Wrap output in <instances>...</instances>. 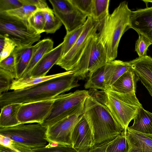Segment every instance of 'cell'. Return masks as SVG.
<instances>
[{
  "label": "cell",
  "mask_w": 152,
  "mask_h": 152,
  "mask_svg": "<svg viewBox=\"0 0 152 152\" xmlns=\"http://www.w3.org/2000/svg\"><path fill=\"white\" fill-rule=\"evenodd\" d=\"M88 92L83 115L91 130L95 145L115 138L124 129L107 105L105 91L92 88Z\"/></svg>",
  "instance_id": "1"
},
{
  "label": "cell",
  "mask_w": 152,
  "mask_h": 152,
  "mask_svg": "<svg viewBox=\"0 0 152 152\" xmlns=\"http://www.w3.org/2000/svg\"><path fill=\"white\" fill-rule=\"evenodd\" d=\"M78 79L70 70L68 74L26 89L0 95V108L11 104H24L51 99L80 86Z\"/></svg>",
  "instance_id": "2"
},
{
  "label": "cell",
  "mask_w": 152,
  "mask_h": 152,
  "mask_svg": "<svg viewBox=\"0 0 152 152\" xmlns=\"http://www.w3.org/2000/svg\"><path fill=\"white\" fill-rule=\"evenodd\" d=\"M132 11L125 1L99 24L97 34L107 52L108 62L117 58L119 44L124 34L131 28Z\"/></svg>",
  "instance_id": "3"
},
{
  "label": "cell",
  "mask_w": 152,
  "mask_h": 152,
  "mask_svg": "<svg viewBox=\"0 0 152 152\" xmlns=\"http://www.w3.org/2000/svg\"><path fill=\"white\" fill-rule=\"evenodd\" d=\"M88 95V91L77 90L58 96L49 114L40 124L48 129L71 116L82 115Z\"/></svg>",
  "instance_id": "4"
},
{
  "label": "cell",
  "mask_w": 152,
  "mask_h": 152,
  "mask_svg": "<svg viewBox=\"0 0 152 152\" xmlns=\"http://www.w3.org/2000/svg\"><path fill=\"white\" fill-rule=\"evenodd\" d=\"M105 91L107 106L118 123L124 129H126L142 107L136 93H121L110 89Z\"/></svg>",
  "instance_id": "5"
},
{
  "label": "cell",
  "mask_w": 152,
  "mask_h": 152,
  "mask_svg": "<svg viewBox=\"0 0 152 152\" xmlns=\"http://www.w3.org/2000/svg\"><path fill=\"white\" fill-rule=\"evenodd\" d=\"M108 63L106 51L99 40L97 32L91 39L72 70L78 79L83 80Z\"/></svg>",
  "instance_id": "6"
},
{
  "label": "cell",
  "mask_w": 152,
  "mask_h": 152,
  "mask_svg": "<svg viewBox=\"0 0 152 152\" xmlns=\"http://www.w3.org/2000/svg\"><path fill=\"white\" fill-rule=\"evenodd\" d=\"M47 130V128L40 124H20L0 127V135L8 137L32 149L44 148L48 145Z\"/></svg>",
  "instance_id": "7"
},
{
  "label": "cell",
  "mask_w": 152,
  "mask_h": 152,
  "mask_svg": "<svg viewBox=\"0 0 152 152\" xmlns=\"http://www.w3.org/2000/svg\"><path fill=\"white\" fill-rule=\"evenodd\" d=\"M0 34L14 41L18 46L33 45L41 37L28 23L0 13Z\"/></svg>",
  "instance_id": "8"
},
{
  "label": "cell",
  "mask_w": 152,
  "mask_h": 152,
  "mask_svg": "<svg viewBox=\"0 0 152 152\" xmlns=\"http://www.w3.org/2000/svg\"><path fill=\"white\" fill-rule=\"evenodd\" d=\"M99 23L90 16L88 17L84 30L72 48L61 58L56 65L66 71L75 67L92 37L98 31Z\"/></svg>",
  "instance_id": "9"
},
{
  "label": "cell",
  "mask_w": 152,
  "mask_h": 152,
  "mask_svg": "<svg viewBox=\"0 0 152 152\" xmlns=\"http://www.w3.org/2000/svg\"><path fill=\"white\" fill-rule=\"evenodd\" d=\"M54 15L64 26L66 33L84 25L87 16L76 7L69 0H49Z\"/></svg>",
  "instance_id": "10"
},
{
  "label": "cell",
  "mask_w": 152,
  "mask_h": 152,
  "mask_svg": "<svg viewBox=\"0 0 152 152\" xmlns=\"http://www.w3.org/2000/svg\"><path fill=\"white\" fill-rule=\"evenodd\" d=\"M57 96L48 100L22 104L17 115L20 124H41L50 112Z\"/></svg>",
  "instance_id": "11"
},
{
  "label": "cell",
  "mask_w": 152,
  "mask_h": 152,
  "mask_svg": "<svg viewBox=\"0 0 152 152\" xmlns=\"http://www.w3.org/2000/svg\"><path fill=\"white\" fill-rule=\"evenodd\" d=\"M83 115L71 116L48 128L47 138L48 144L55 143L62 145L72 146V132Z\"/></svg>",
  "instance_id": "12"
},
{
  "label": "cell",
  "mask_w": 152,
  "mask_h": 152,
  "mask_svg": "<svg viewBox=\"0 0 152 152\" xmlns=\"http://www.w3.org/2000/svg\"><path fill=\"white\" fill-rule=\"evenodd\" d=\"M71 143L73 148L78 152L88 151L95 145L91 130L83 115L73 129Z\"/></svg>",
  "instance_id": "13"
},
{
  "label": "cell",
  "mask_w": 152,
  "mask_h": 152,
  "mask_svg": "<svg viewBox=\"0 0 152 152\" xmlns=\"http://www.w3.org/2000/svg\"><path fill=\"white\" fill-rule=\"evenodd\" d=\"M130 26L152 44V6L132 11Z\"/></svg>",
  "instance_id": "14"
},
{
  "label": "cell",
  "mask_w": 152,
  "mask_h": 152,
  "mask_svg": "<svg viewBox=\"0 0 152 152\" xmlns=\"http://www.w3.org/2000/svg\"><path fill=\"white\" fill-rule=\"evenodd\" d=\"M129 61L138 80L152 97V58L147 55Z\"/></svg>",
  "instance_id": "15"
},
{
  "label": "cell",
  "mask_w": 152,
  "mask_h": 152,
  "mask_svg": "<svg viewBox=\"0 0 152 152\" xmlns=\"http://www.w3.org/2000/svg\"><path fill=\"white\" fill-rule=\"evenodd\" d=\"M126 137L128 144L126 152H152V134L127 128Z\"/></svg>",
  "instance_id": "16"
},
{
  "label": "cell",
  "mask_w": 152,
  "mask_h": 152,
  "mask_svg": "<svg viewBox=\"0 0 152 152\" xmlns=\"http://www.w3.org/2000/svg\"><path fill=\"white\" fill-rule=\"evenodd\" d=\"M63 49L62 42L45 54L34 68L31 77L46 76L50 69L62 58Z\"/></svg>",
  "instance_id": "17"
},
{
  "label": "cell",
  "mask_w": 152,
  "mask_h": 152,
  "mask_svg": "<svg viewBox=\"0 0 152 152\" xmlns=\"http://www.w3.org/2000/svg\"><path fill=\"white\" fill-rule=\"evenodd\" d=\"M53 44L52 39L48 38L39 41L34 45L33 52L30 62L20 78L31 77L34 67L45 54L53 48Z\"/></svg>",
  "instance_id": "18"
},
{
  "label": "cell",
  "mask_w": 152,
  "mask_h": 152,
  "mask_svg": "<svg viewBox=\"0 0 152 152\" xmlns=\"http://www.w3.org/2000/svg\"><path fill=\"white\" fill-rule=\"evenodd\" d=\"M34 45L17 46L13 53L15 61V79L21 78L30 62Z\"/></svg>",
  "instance_id": "19"
},
{
  "label": "cell",
  "mask_w": 152,
  "mask_h": 152,
  "mask_svg": "<svg viewBox=\"0 0 152 152\" xmlns=\"http://www.w3.org/2000/svg\"><path fill=\"white\" fill-rule=\"evenodd\" d=\"M139 80L132 68L121 76L108 89L121 93L135 92Z\"/></svg>",
  "instance_id": "20"
},
{
  "label": "cell",
  "mask_w": 152,
  "mask_h": 152,
  "mask_svg": "<svg viewBox=\"0 0 152 152\" xmlns=\"http://www.w3.org/2000/svg\"><path fill=\"white\" fill-rule=\"evenodd\" d=\"M126 129H124L115 138L94 145L91 148L92 152H126L128 149L126 137Z\"/></svg>",
  "instance_id": "21"
},
{
  "label": "cell",
  "mask_w": 152,
  "mask_h": 152,
  "mask_svg": "<svg viewBox=\"0 0 152 152\" xmlns=\"http://www.w3.org/2000/svg\"><path fill=\"white\" fill-rule=\"evenodd\" d=\"M108 64V68L105 77L107 90L109 89L121 76L131 68L129 61L115 60Z\"/></svg>",
  "instance_id": "22"
},
{
  "label": "cell",
  "mask_w": 152,
  "mask_h": 152,
  "mask_svg": "<svg viewBox=\"0 0 152 152\" xmlns=\"http://www.w3.org/2000/svg\"><path fill=\"white\" fill-rule=\"evenodd\" d=\"M70 71L41 77H30L14 79L11 85L10 90H21L34 86L43 82L56 78L69 73Z\"/></svg>",
  "instance_id": "23"
},
{
  "label": "cell",
  "mask_w": 152,
  "mask_h": 152,
  "mask_svg": "<svg viewBox=\"0 0 152 152\" xmlns=\"http://www.w3.org/2000/svg\"><path fill=\"white\" fill-rule=\"evenodd\" d=\"M22 104L15 103L6 105L1 108L0 127H9L20 124L17 115Z\"/></svg>",
  "instance_id": "24"
},
{
  "label": "cell",
  "mask_w": 152,
  "mask_h": 152,
  "mask_svg": "<svg viewBox=\"0 0 152 152\" xmlns=\"http://www.w3.org/2000/svg\"><path fill=\"white\" fill-rule=\"evenodd\" d=\"M132 125L129 127L136 131L152 134V113L142 107L134 118Z\"/></svg>",
  "instance_id": "25"
},
{
  "label": "cell",
  "mask_w": 152,
  "mask_h": 152,
  "mask_svg": "<svg viewBox=\"0 0 152 152\" xmlns=\"http://www.w3.org/2000/svg\"><path fill=\"white\" fill-rule=\"evenodd\" d=\"M108 63L94 72L88 77L84 85L85 88L99 89L104 91L106 90L105 77L108 68Z\"/></svg>",
  "instance_id": "26"
},
{
  "label": "cell",
  "mask_w": 152,
  "mask_h": 152,
  "mask_svg": "<svg viewBox=\"0 0 152 152\" xmlns=\"http://www.w3.org/2000/svg\"><path fill=\"white\" fill-rule=\"evenodd\" d=\"M109 0H93L91 17L99 23L103 21L110 14Z\"/></svg>",
  "instance_id": "27"
},
{
  "label": "cell",
  "mask_w": 152,
  "mask_h": 152,
  "mask_svg": "<svg viewBox=\"0 0 152 152\" xmlns=\"http://www.w3.org/2000/svg\"><path fill=\"white\" fill-rule=\"evenodd\" d=\"M42 11L45 20L44 32L47 34L55 33L62 26V23L55 16L53 10L50 8Z\"/></svg>",
  "instance_id": "28"
},
{
  "label": "cell",
  "mask_w": 152,
  "mask_h": 152,
  "mask_svg": "<svg viewBox=\"0 0 152 152\" xmlns=\"http://www.w3.org/2000/svg\"><path fill=\"white\" fill-rule=\"evenodd\" d=\"M38 10L34 6L25 4L18 9L2 13L18 20L28 23L30 16Z\"/></svg>",
  "instance_id": "29"
},
{
  "label": "cell",
  "mask_w": 152,
  "mask_h": 152,
  "mask_svg": "<svg viewBox=\"0 0 152 152\" xmlns=\"http://www.w3.org/2000/svg\"><path fill=\"white\" fill-rule=\"evenodd\" d=\"M84 27L85 24L70 32L66 33L63 42V49L62 58L74 45L83 32Z\"/></svg>",
  "instance_id": "30"
},
{
  "label": "cell",
  "mask_w": 152,
  "mask_h": 152,
  "mask_svg": "<svg viewBox=\"0 0 152 152\" xmlns=\"http://www.w3.org/2000/svg\"><path fill=\"white\" fill-rule=\"evenodd\" d=\"M0 35V61L10 56L18 45L7 36L1 34Z\"/></svg>",
  "instance_id": "31"
},
{
  "label": "cell",
  "mask_w": 152,
  "mask_h": 152,
  "mask_svg": "<svg viewBox=\"0 0 152 152\" xmlns=\"http://www.w3.org/2000/svg\"><path fill=\"white\" fill-rule=\"evenodd\" d=\"M29 26L38 34L44 32L45 20L42 10H38L34 13L28 20Z\"/></svg>",
  "instance_id": "32"
},
{
  "label": "cell",
  "mask_w": 152,
  "mask_h": 152,
  "mask_svg": "<svg viewBox=\"0 0 152 152\" xmlns=\"http://www.w3.org/2000/svg\"><path fill=\"white\" fill-rule=\"evenodd\" d=\"M33 152H78L72 145H65L53 143L48 144L44 148L31 149ZM84 152H92L91 149Z\"/></svg>",
  "instance_id": "33"
},
{
  "label": "cell",
  "mask_w": 152,
  "mask_h": 152,
  "mask_svg": "<svg viewBox=\"0 0 152 152\" xmlns=\"http://www.w3.org/2000/svg\"><path fill=\"white\" fill-rule=\"evenodd\" d=\"M15 79L13 74L0 68V95L10 90L11 85Z\"/></svg>",
  "instance_id": "34"
},
{
  "label": "cell",
  "mask_w": 152,
  "mask_h": 152,
  "mask_svg": "<svg viewBox=\"0 0 152 152\" xmlns=\"http://www.w3.org/2000/svg\"><path fill=\"white\" fill-rule=\"evenodd\" d=\"M136 42L135 50L139 57H142L147 55V52L149 47L152 44L147 38L140 34Z\"/></svg>",
  "instance_id": "35"
},
{
  "label": "cell",
  "mask_w": 152,
  "mask_h": 152,
  "mask_svg": "<svg viewBox=\"0 0 152 152\" xmlns=\"http://www.w3.org/2000/svg\"><path fill=\"white\" fill-rule=\"evenodd\" d=\"M93 0H69L79 10L88 17H91Z\"/></svg>",
  "instance_id": "36"
},
{
  "label": "cell",
  "mask_w": 152,
  "mask_h": 152,
  "mask_svg": "<svg viewBox=\"0 0 152 152\" xmlns=\"http://www.w3.org/2000/svg\"><path fill=\"white\" fill-rule=\"evenodd\" d=\"M23 5L21 0H0V13L18 9Z\"/></svg>",
  "instance_id": "37"
},
{
  "label": "cell",
  "mask_w": 152,
  "mask_h": 152,
  "mask_svg": "<svg viewBox=\"0 0 152 152\" xmlns=\"http://www.w3.org/2000/svg\"><path fill=\"white\" fill-rule=\"evenodd\" d=\"M0 68L13 74L15 77V61L13 51L10 56L0 61Z\"/></svg>",
  "instance_id": "38"
},
{
  "label": "cell",
  "mask_w": 152,
  "mask_h": 152,
  "mask_svg": "<svg viewBox=\"0 0 152 152\" xmlns=\"http://www.w3.org/2000/svg\"><path fill=\"white\" fill-rule=\"evenodd\" d=\"M23 5H29L34 6L39 10H43L49 7L46 1L43 0H21Z\"/></svg>",
  "instance_id": "39"
},
{
  "label": "cell",
  "mask_w": 152,
  "mask_h": 152,
  "mask_svg": "<svg viewBox=\"0 0 152 152\" xmlns=\"http://www.w3.org/2000/svg\"><path fill=\"white\" fill-rule=\"evenodd\" d=\"M8 147L17 152H33L30 148L12 140Z\"/></svg>",
  "instance_id": "40"
},
{
  "label": "cell",
  "mask_w": 152,
  "mask_h": 152,
  "mask_svg": "<svg viewBox=\"0 0 152 152\" xmlns=\"http://www.w3.org/2000/svg\"><path fill=\"white\" fill-rule=\"evenodd\" d=\"M0 152H17L12 149L0 144Z\"/></svg>",
  "instance_id": "41"
},
{
  "label": "cell",
  "mask_w": 152,
  "mask_h": 152,
  "mask_svg": "<svg viewBox=\"0 0 152 152\" xmlns=\"http://www.w3.org/2000/svg\"><path fill=\"white\" fill-rule=\"evenodd\" d=\"M142 1L145 3L146 5H147V4H148L149 3H152V0H144Z\"/></svg>",
  "instance_id": "42"
}]
</instances>
